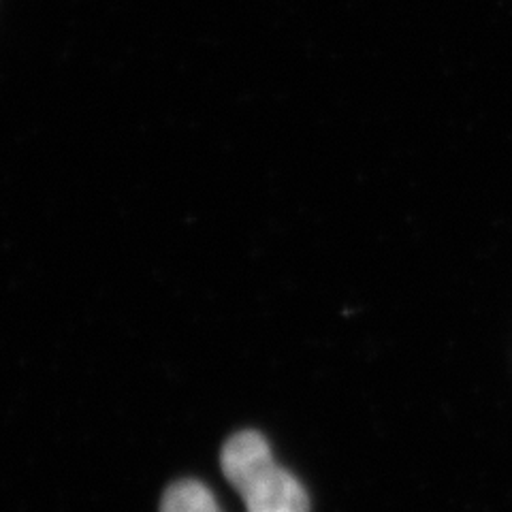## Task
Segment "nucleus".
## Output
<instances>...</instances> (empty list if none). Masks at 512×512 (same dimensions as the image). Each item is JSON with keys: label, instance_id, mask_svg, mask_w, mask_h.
Segmentation results:
<instances>
[{"label": "nucleus", "instance_id": "1", "mask_svg": "<svg viewBox=\"0 0 512 512\" xmlns=\"http://www.w3.org/2000/svg\"><path fill=\"white\" fill-rule=\"evenodd\" d=\"M220 466L248 512H310L308 493L284 470L259 431H239L222 448Z\"/></svg>", "mask_w": 512, "mask_h": 512}, {"label": "nucleus", "instance_id": "2", "mask_svg": "<svg viewBox=\"0 0 512 512\" xmlns=\"http://www.w3.org/2000/svg\"><path fill=\"white\" fill-rule=\"evenodd\" d=\"M160 512H222L214 493L195 478L173 483L160 502Z\"/></svg>", "mask_w": 512, "mask_h": 512}]
</instances>
